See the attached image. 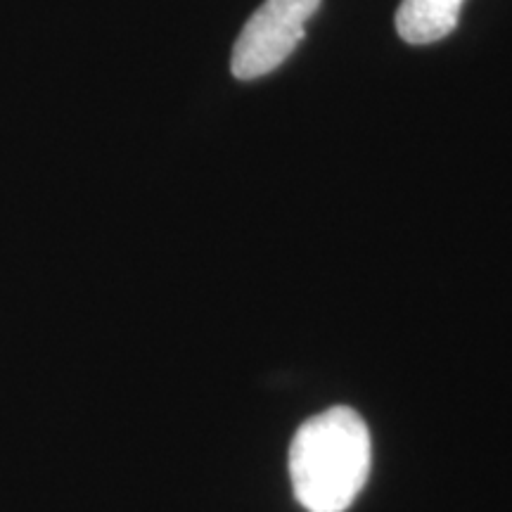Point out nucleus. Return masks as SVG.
Instances as JSON below:
<instances>
[{"label": "nucleus", "instance_id": "nucleus-1", "mask_svg": "<svg viewBox=\"0 0 512 512\" xmlns=\"http://www.w3.org/2000/svg\"><path fill=\"white\" fill-rule=\"evenodd\" d=\"M370 434L361 415L337 406L313 415L290 446L294 496L309 512H347L368 482Z\"/></svg>", "mask_w": 512, "mask_h": 512}, {"label": "nucleus", "instance_id": "nucleus-2", "mask_svg": "<svg viewBox=\"0 0 512 512\" xmlns=\"http://www.w3.org/2000/svg\"><path fill=\"white\" fill-rule=\"evenodd\" d=\"M320 0H266L233 48L230 69L240 81H252L278 69L302 43L306 22L316 15Z\"/></svg>", "mask_w": 512, "mask_h": 512}, {"label": "nucleus", "instance_id": "nucleus-3", "mask_svg": "<svg viewBox=\"0 0 512 512\" xmlns=\"http://www.w3.org/2000/svg\"><path fill=\"white\" fill-rule=\"evenodd\" d=\"M463 3L465 0H401L396 31L413 46L441 41L458 27Z\"/></svg>", "mask_w": 512, "mask_h": 512}]
</instances>
